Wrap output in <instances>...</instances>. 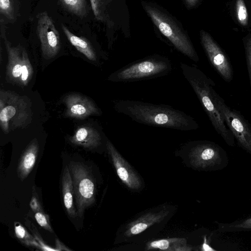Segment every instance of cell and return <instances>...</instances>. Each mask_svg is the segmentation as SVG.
Wrapping results in <instances>:
<instances>
[{
	"instance_id": "cell-1",
	"label": "cell",
	"mask_w": 251,
	"mask_h": 251,
	"mask_svg": "<svg viewBox=\"0 0 251 251\" xmlns=\"http://www.w3.org/2000/svg\"><path fill=\"white\" fill-rule=\"evenodd\" d=\"M114 107L117 112L129 117L133 121L150 126L182 131L199 127L193 117L166 104L120 100L115 101Z\"/></svg>"
},
{
	"instance_id": "cell-2",
	"label": "cell",
	"mask_w": 251,
	"mask_h": 251,
	"mask_svg": "<svg viewBox=\"0 0 251 251\" xmlns=\"http://www.w3.org/2000/svg\"><path fill=\"white\" fill-rule=\"evenodd\" d=\"M182 73L191 86L213 126L226 144L235 145L234 137L218 111L213 99L215 83L198 68L181 62Z\"/></svg>"
},
{
	"instance_id": "cell-3",
	"label": "cell",
	"mask_w": 251,
	"mask_h": 251,
	"mask_svg": "<svg viewBox=\"0 0 251 251\" xmlns=\"http://www.w3.org/2000/svg\"><path fill=\"white\" fill-rule=\"evenodd\" d=\"M176 208L175 206L164 204L140 213L120 227L117 242H137L149 239L164 227Z\"/></svg>"
},
{
	"instance_id": "cell-4",
	"label": "cell",
	"mask_w": 251,
	"mask_h": 251,
	"mask_svg": "<svg viewBox=\"0 0 251 251\" xmlns=\"http://www.w3.org/2000/svg\"><path fill=\"white\" fill-rule=\"evenodd\" d=\"M186 159L193 168L200 170L213 171L222 169L228 164L225 150L214 142L206 140L189 141L177 151Z\"/></svg>"
},
{
	"instance_id": "cell-5",
	"label": "cell",
	"mask_w": 251,
	"mask_h": 251,
	"mask_svg": "<svg viewBox=\"0 0 251 251\" xmlns=\"http://www.w3.org/2000/svg\"><path fill=\"white\" fill-rule=\"evenodd\" d=\"M32 119L31 103L28 98L14 92L0 90V125L3 132L24 128Z\"/></svg>"
},
{
	"instance_id": "cell-6",
	"label": "cell",
	"mask_w": 251,
	"mask_h": 251,
	"mask_svg": "<svg viewBox=\"0 0 251 251\" xmlns=\"http://www.w3.org/2000/svg\"><path fill=\"white\" fill-rule=\"evenodd\" d=\"M172 70L170 60L153 55L126 65L112 73L108 80L114 82H127L162 76Z\"/></svg>"
},
{
	"instance_id": "cell-7",
	"label": "cell",
	"mask_w": 251,
	"mask_h": 251,
	"mask_svg": "<svg viewBox=\"0 0 251 251\" xmlns=\"http://www.w3.org/2000/svg\"><path fill=\"white\" fill-rule=\"evenodd\" d=\"M144 8L160 31L180 52L192 61H199L198 55L190 40L177 24L166 13L157 8L144 4Z\"/></svg>"
},
{
	"instance_id": "cell-8",
	"label": "cell",
	"mask_w": 251,
	"mask_h": 251,
	"mask_svg": "<svg viewBox=\"0 0 251 251\" xmlns=\"http://www.w3.org/2000/svg\"><path fill=\"white\" fill-rule=\"evenodd\" d=\"M68 167L73 184L77 216L81 218L85 209L95 201V182L92 173L84 164L72 161Z\"/></svg>"
},
{
	"instance_id": "cell-9",
	"label": "cell",
	"mask_w": 251,
	"mask_h": 251,
	"mask_svg": "<svg viewBox=\"0 0 251 251\" xmlns=\"http://www.w3.org/2000/svg\"><path fill=\"white\" fill-rule=\"evenodd\" d=\"M214 102L225 124L228 126L238 146L251 154V126L248 121L237 110L231 108L224 100L213 90Z\"/></svg>"
},
{
	"instance_id": "cell-10",
	"label": "cell",
	"mask_w": 251,
	"mask_h": 251,
	"mask_svg": "<svg viewBox=\"0 0 251 251\" xmlns=\"http://www.w3.org/2000/svg\"><path fill=\"white\" fill-rule=\"evenodd\" d=\"M3 40L8 56V80L19 85L25 86L31 80L33 73L27 52L21 45L14 46L7 38Z\"/></svg>"
},
{
	"instance_id": "cell-11",
	"label": "cell",
	"mask_w": 251,
	"mask_h": 251,
	"mask_svg": "<svg viewBox=\"0 0 251 251\" xmlns=\"http://www.w3.org/2000/svg\"><path fill=\"white\" fill-rule=\"evenodd\" d=\"M36 18V33L40 41L43 55L47 59H50L55 56L60 49L59 33L47 11L38 13Z\"/></svg>"
},
{
	"instance_id": "cell-12",
	"label": "cell",
	"mask_w": 251,
	"mask_h": 251,
	"mask_svg": "<svg viewBox=\"0 0 251 251\" xmlns=\"http://www.w3.org/2000/svg\"><path fill=\"white\" fill-rule=\"evenodd\" d=\"M201 45L213 68L226 82L232 80L233 72L229 60L211 35L204 30L200 31Z\"/></svg>"
},
{
	"instance_id": "cell-13",
	"label": "cell",
	"mask_w": 251,
	"mask_h": 251,
	"mask_svg": "<svg viewBox=\"0 0 251 251\" xmlns=\"http://www.w3.org/2000/svg\"><path fill=\"white\" fill-rule=\"evenodd\" d=\"M106 147L116 173L122 182L131 190H137L141 188L142 182L139 176L109 140H106Z\"/></svg>"
},
{
	"instance_id": "cell-14",
	"label": "cell",
	"mask_w": 251,
	"mask_h": 251,
	"mask_svg": "<svg viewBox=\"0 0 251 251\" xmlns=\"http://www.w3.org/2000/svg\"><path fill=\"white\" fill-rule=\"evenodd\" d=\"M63 101L66 107L67 117L83 119L91 115L100 114L95 103L85 96L72 93L65 96Z\"/></svg>"
},
{
	"instance_id": "cell-15",
	"label": "cell",
	"mask_w": 251,
	"mask_h": 251,
	"mask_svg": "<svg viewBox=\"0 0 251 251\" xmlns=\"http://www.w3.org/2000/svg\"><path fill=\"white\" fill-rule=\"evenodd\" d=\"M70 141L77 146L92 149L101 145V136L96 128L83 126L76 130L74 135L70 138Z\"/></svg>"
},
{
	"instance_id": "cell-16",
	"label": "cell",
	"mask_w": 251,
	"mask_h": 251,
	"mask_svg": "<svg viewBox=\"0 0 251 251\" xmlns=\"http://www.w3.org/2000/svg\"><path fill=\"white\" fill-rule=\"evenodd\" d=\"M39 151L37 141L34 139L25 148L19 161L17 174L19 178L24 180L29 174L36 163Z\"/></svg>"
},
{
	"instance_id": "cell-17",
	"label": "cell",
	"mask_w": 251,
	"mask_h": 251,
	"mask_svg": "<svg viewBox=\"0 0 251 251\" xmlns=\"http://www.w3.org/2000/svg\"><path fill=\"white\" fill-rule=\"evenodd\" d=\"M62 193L64 205L68 214L72 218L77 216L75 204V192L72 176L68 166H66L62 177Z\"/></svg>"
},
{
	"instance_id": "cell-18",
	"label": "cell",
	"mask_w": 251,
	"mask_h": 251,
	"mask_svg": "<svg viewBox=\"0 0 251 251\" xmlns=\"http://www.w3.org/2000/svg\"><path fill=\"white\" fill-rule=\"evenodd\" d=\"M61 26L68 40L78 51L84 55L90 60L95 61L97 60L96 51L87 39L74 34L62 24Z\"/></svg>"
},
{
	"instance_id": "cell-19",
	"label": "cell",
	"mask_w": 251,
	"mask_h": 251,
	"mask_svg": "<svg viewBox=\"0 0 251 251\" xmlns=\"http://www.w3.org/2000/svg\"><path fill=\"white\" fill-rule=\"evenodd\" d=\"M187 244L186 239L171 238L148 241L145 246V250H159L167 251H175L178 246Z\"/></svg>"
},
{
	"instance_id": "cell-20",
	"label": "cell",
	"mask_w": 251,
	"mask_h": 251,
	"mask_svg": "<svg viewBox=\"0 0 251 251\" xmlns=\"http://www.w3.org/2000/svg\"><path fill=\"white\" fill-rule=\"evenodd\" d=\"M67 12L81 19L87 16L88 7L86 0H57Z\"/></svg>"
},
{
	"instance_id": "cell-21",
	"label": "cell",
	"mask_w": 251,
	"mask_h": 251,
	"mask_svg": "<svg viewBox=\"0 0 251 251\" xmlns=\"http://www.w3.org/2000/svg\"><path fill=\"white\" fill-rule=\"evenodd\" d=\"M18 0H0V14L10 23H14L20 16Z\"/></svg>"
},
{
	"instance_id": "cell-22",
	"label": "cell",
	"mask_w": 251,
	"mask_h": 251,
	"mask_svg": "<svg viewBox=\"0 0 251 251\" xmlns=\"http://www.w3.org/2000/svg\"><path fill=\"white\" fill-rule=\"evenodd\" d=\"M251 230V217L231 223L218 224L221 232H238Z\"/></svg>"
},
{
	"instance_id": "cell-23",
	"label": "cell",
	"mask_w": 251,
	"mask_h": 251,
	"mask_svg": "<svg viewBox=\"0 0 251 251\" xmlns=\"http://www.w3.org/2000/svg\"><path fill=\"white\" fill-rule=\"evenodd\" d=\"M15 233L16 237L24 244L41 249V247L35 237L30 235L19 223L14 224Z\"/></svg>"
},
{
	"instance_id": "cell-24",
	"label": "cell",
	"mask_w": 251,
	"mask_h": 251,
	"mask_svg": "<svg viewBox=\"0 0 251 251\" xmlns=\"http://www.w3.org/2000/svg\"><path fill=\"white\" fill-rule=\"evenodd\" d=\"M91 8L97 20L104 22L106 20V9L109 0H90Z\"/></svg>"
},
{
	"instance_id": "cell-25",
	"label": "cell",
	"mask_w": 251,
	"mask_h": 251,
	"mask_svg": "<svg viewBox=\"0 0 251 251\" xmlns=\"http://www.w3.org/2000/svg\"><path fill=\"white\" fill-rule=\"evenodd\" d=\"M236 13L239 23L243 26H246L248 24L249 16L244 0H236Z\"/></svg>"
},
{
	"instance_id": "cell-26",
	"label": "cell",
	"mask_w": 251,
	"mask_h": 251,
	"mask_svg": "<svg viewBox=\"0 0 251 251\" xmlns=\"http://www.w3.org/2000/svg\"><path fill=\"white\" fill-rule=\"evenodd\" d=\"M34 217L39 226L46 230L53 232V230L50 225L49 217L43 211L35 212Z\"/></svg>"
},
{
	"instance_id": "cell-27",
	"label": "cell",
	"mask_w": 251,
	"mask_h": 251,
	"mask_svg": "<svg viewBox=\"0 0 251 251\" xmlns=\"http://www.w3.org/2000/svg\"><path fill=\"white\" fill-rule=\"evenodd\" d=\"M245 48L248 70L251 87V36L245 41Z\"/></svg>"
},
{
	"instance_id": "cell-28",
	"label": "cell",
	"mask_w": 251,
	"mask_h": 251,
	"mask_svg": "<svg viewBox=\"0 0 251 251\" xmlns=\"http://www.w3.org/2000/svg\"><path fill=\"white\" fill-rule=\"evenodd\" d=\"M31 227L32 229L30 228H29L31 229V230H32V232L34 235V237L40 245L41 250L44 251H57L56 249L51 248L50 247L46 245L44 242L43 240H42L40 235L38 232V231L36 230V228H34L35 227L34 226H33Z\"/></svg>"
},
{
	"instance_id": "cell-29",
	"label": "cell",
	"mask_w": 251,
	"mask_h": 251,
	"mask_svg": "<svg viewBox=\"0 0 251 251\" xmlns=\"http://www.w3.org/2000/svg\"><path fill=\"white\" fill-rule=\"evenodd\" d=\"M30 206L34 212L43 211L41 205L37 198L33 196L30 202Z\"/></svg>"
},
{
	"instance_id": "cell-30",
	"label": "cell",
	"mask_w": 251,
	"mask_h": 251,
	"mask_svg": "<svg viewBox=\"0 0 251 251\" xmlns=\"http://www.w3.org/2000/svg\"><path fill=\"white\" fill-rule=\"evenodd\" d=\"M6 20L2 16H0V37L3 40L6 38Z\"/></svg>"
},
{
	"instance_id": "cell-31",
	"label": "cell",
	"mask_w": 251,
	"mask_h": 251,
	"mask_svg": "<svg viewBox=\"0 0 251 251\" xmlns=\"http://www.w3.org/2000/svg\"><path fill=\"white\" fill-rule=\"evenodd\" d=\"M201 250L202 251H215V250L211 248L207 243L206 237H204V242L202 245Z\"/></svg>"
},
{
	"instance_id": "cell-32",
	"label": "cell",
	"mask_w": 251,
	"mask_h": 251,
	"mask_svg": "<svg viewBox=\"0 0 251 251\" xmlns=\"http://www.w3.org/2000/svg\"><path fill=\"white\" fill-rule=\"evenodd\" d=\"M56 247L58 248V251H62V250H69L70 251V249H68L66 248V247L63 244H62L60 241L56 239Z\"/></svg>"
},
{
	"instance_id": "cell-33",
	"label": "cell",
	"mask_w": 251,
	"mask_h": 251,
	"mask_svg": "<svg viewBox=\"0 0 251 251\" xmlns=\"http://www.w3.org/2000/svg\"><path fill=\"white\" fill-rule=\"evenodd\" d=\"M199 0H185L187 5L189 7L195 6L198 3Z\"/></svg>"
}]
</instances>
